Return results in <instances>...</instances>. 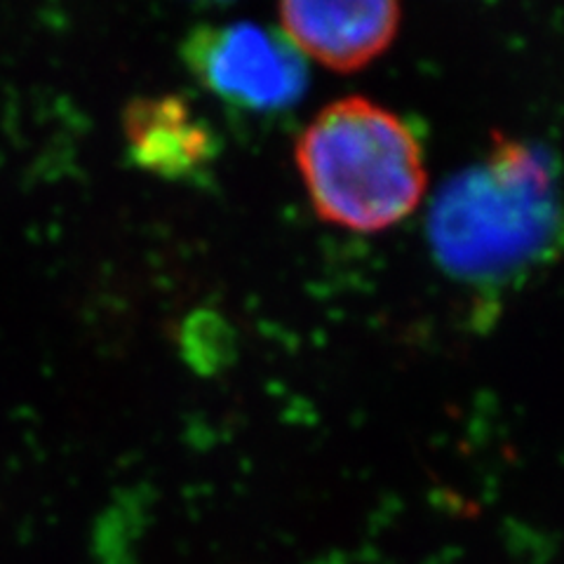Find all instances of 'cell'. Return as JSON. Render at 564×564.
I'll use <instances>...</instances> for the list:
<instances>
[{"label":"cell","mask_w":564,"mask_h":564,"mask_svg":"<svg viewBox=\"0 0 564 564\" xmlns=\"http://www.w3.org/2000/svg\"><path fill=\"white\" fill-rule=\"evenodd\" d=\"M560 221L553 163L545 151L491 132L485 161L449 180L431 209L437 261L462 278H499L536 259Z\"/></svg>","instance_id":"2"},{"label":"cell","mask_w":564,"mask_h":564,"mask_svg":"<svg viewBox=\"0 0 564 564\" xmlns=\"http://www.w3.org/2000/svg\"><path fill=\"white\" fill-rule=\"evenodd\" d=\"M294 161L315 215L352 234L408 219L429 186L412 128L367 97L327 104L299 134Z\"/></svg>","instance_id":"1"},{"label":"cell","mask_w":564,"mask_h":564,"mask_svg":"<svg viewBox=\"0 0 564 564\" xmlns=\"http://www.w3.org/2000/svg\"><path fill=\"white\" fill-rule=\"evenodd\" d=\"M278 17L299 55H308L329 70L350 74L372 64L393 45L402 8L386 0L282 3Z\"/></svg>","instance_id":"4"},{"label":"cell","mask_w":564,"mask_h":564,"mask_svg":"<svg viewBox=\"0 0 564 564\" xmlns=\"http://www.w3.org/2000/svg\"><path fill=\"white\" fill-rule=\"evenodd\" d=\"M184 57L212 95L245 111L290 109L308 85L299 50L254 22L198 26L186 39Z\"/></svg>","instance_id":"3"},{"label":"cell","mask_w":564,"mask_h":564,"mask_svg":"<svg viewBox=\"0 0 564 564\" xmlns=\"http://www.w3.org/2000/svg\"><path fill=\"white\" fill-rule=\"evenodd\" d=\"M122 126L132 161L165 180L203 172L219 151L215 132L180 95L134 99Z\"/></svg>","instance_id":"5"}]
</instances>
